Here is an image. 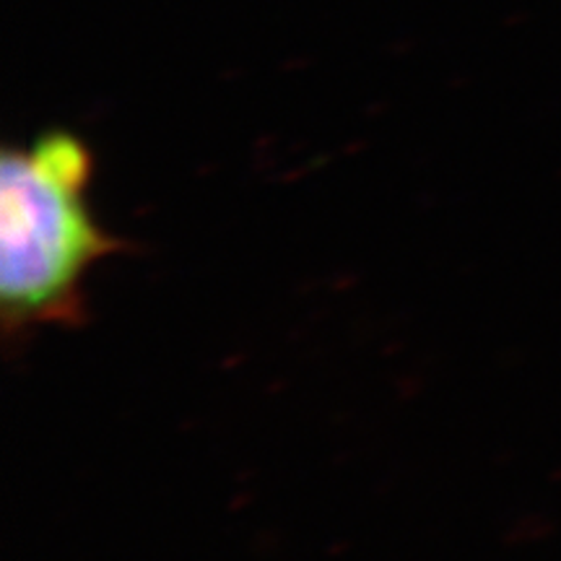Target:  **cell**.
I'll list each match as a JSON object with an SVG mask.
<instances>
[{
    "label": "cell",
    "mask_w": 561,
    "mask_h": 561,
    "mask_svg": "<svg viewBox=\"0 0 561 561\" xmlns=\"http://www.w3.org/2000/svg\"><path fill=\"white\" fill-rule=\"evenodd\" d=\"M94 157L70 130H45L0 157V325L5 341L37 328L87 325L83 280L125 242L94 219Z\"/></svg>",
    "instance_id": "obj_1"
}]
</instances>
